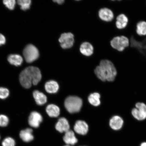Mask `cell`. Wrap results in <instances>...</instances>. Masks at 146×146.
Masks as SVG:
<instances>
[{"label":"cell","mask_w":146,"mask_h":146,"mask_svg":"<svg viewBox=\"0 0 146 146\" xmlns=\"http://www.w3.org/2000/svg\"><path fill=\"white\" fill-rule=\"evenodd\" d=\"M63 139L64 142L69 145H74L78 141L74 132L70 130L65 132Z\"/></svg>","instance_id":"cell-15"},{"label":"cell","mask_w":146,"mask_h":146,"mask_svg":"<svg viewBox=\"0 0 146 146\" xmlns=\"http://www.w3.org/2000/svg\"><path fill=\"white\" fill-rule=\"evenodd\" d=\"M9 119L4 115H0V127H4L7 126L9 123Z\"/></svg>","instance_id":"cell-25"},{"label":"cell","mask_w":146,"mask_h":146,"mask_svg":"<svg viewBox=\"0 0 146 146\" xmlns=\"http://www.w3.org/2000/svg\"><path fill=\"white\" fill-rule=\"evenodd\" d=\"M2 145L3 146H15V142L13 138L8 137L3 140Z\"/></svg>","instance_id":"cell-24"},{"label":"cell","mask_w":146,"mask_h":146,"mask_svg":"<svg viewBox=\"0 0 146 146\" xmlns=\"http://www.w3.org/2000/svg\"><path fill=\"white\" fill-rule=\"evenodd\" d=\"M33 132L32 129L31 128H27L21 130L19 134L20 138L25 142L31 141L34 139Z\"/></svg>","instance_id":"cell-14"},{"label":"cell","mask_w":146,"mask_h":146,"mask_svg":"<svg viewBox=\"0 0 146 146\" xmlns=\"http://www.w3.org/2000/svg\"><path fill=\"white\" fill-rule=\"evenodd\" d=\"M70 146L67 145V146Z\"/></svg>","instance_id":"cell-31"},{"label":"cell","mask_w":146,"mask_h":146,"mask_svg":"<svg viewBox=\"0 0 146 146\" xmlns=\"http://www.w3.org/2000/svg\"><path fill=\"white\" fill-rule=\"evenodd\" d=\"M75 132L80 135H86L88 131V126L86 122L79 120L76 121L74 127Z\"/></svg>","instance_id":"cell-11"},{"label":"cell","mask_w":146,"mask_h":146,"mask_svg":"<svg viewBox=\"0 0 146 146\" xmlns=\"http://www.w3.org/2000/svg\"><path fill=\"white\" fill-rule=\"evenodd\" d=\"M46 110L49 116L51 117H57L60 114L59 108L54 104H50L47 106Z\"/></svg>","instance_id":"cell-19"},{"label":"cell","mask_w":146,"mask_h":146,"mask_svg":"<svg viewBox=\"0 0 146 146\" xmlns=\"http://www.w3.org/2000/svg\"><path fill=\"white\" fill-rule=\"evenodd\" d=\"M98 15L100 19L106 22L111 21L114 17V14L112 11L110 9L106 8L100 9Z\"/></svg>","instance_id":"cell-10"},{"label":"cell","mask_w":146,"mask_h":146,"mask_svg":"<svg viewBox=\"0 0 146 146\" xmlns=\"http://www.w3.org/2000/svg\"><path fill=\"white\" fill-rule=\"evenodd\" d=\"M80 51L84 55L89 56L92 54L94 52V47L90 43L85 42L82 43L80 46Z\"/></svg>","instance_id":"cell-18"},{"label":"cell","mask_w":146,"mask_h":146,"mask_svg":"<svg viewBox=\"0 0 146 146\" xmlns=\"http://www.w3.org/2000/svg\"><path fill=\"white\" fill-rule=\"evenodd\" d=\"M42 78L41 71L38 67L30 66L25 68L19 76L20 83L25 88L29 89L32 84L36 85L40 81Z\"/></svg>","instance_id":"cell-2"},{"label":"cell","mask_w":146,"mask_h":146,"mask_svg":"<svg viewBox=\"0 0 146 146\" xmlns=\"http://www.w3.org/2000/svg\"><path fill=\"white\" fill-rule=\"evenodd\" d=\"M129 40L127 36L120 35L115 36L110 41V45L113 48L121 52L129 47Z\"/></svg>","instance_id":"cell-4"},{"label":"cell","mask_w":146,"mask_h":146,"mask_svg":"<svg viewBox=\"0 0 146 146\" xmlns=\"http://www.w3.org/2000/svg\"><path fill=\"white\" fill-rule=\"evenodd\" d=\"M10 92L8 89L0 87V99H5L8 97Z\"/></svg>","instance_id":"cell-26"},{"label":"cell","mask_w":146,"mask_h":146,"mask_svg":"<svg viewBox=\"0 0 146 146\" xmlns=\"http://www.w3.org/2000/svg\"><path fill=\"white\" fill-rule=\"evenodd\" d=\"M45 88L46 91L50 94H55L58 92L59 89V85L55 81H49L45 84Z\"/></svg>","instance_id":"cell-17"},{"label":"cell","mask_w":146,"mask_h":146,"mask_svg":"<svg viewBox=\"0 0 146 146\" xmlns=\"http://www.w3.org/2000/svg\"><path fill=\"white\" fill-rule=\"evenodd\" d=\"M94 72L97 77L104 82L113 81L117 74L114 63L108 60H102L99 65L95 69Z\"/></svg>","instance_id":"cell-1"},{"label":"cell","mask_w":146,"mask_h":146,"mask_svg":"<svg viewBox=\"0 0 146 146\" xmlns=\"http://www.w3.org/2000/svg\"><path fill=\"white\" fill-rule=\"evenodd\" d=\"M43 120V118L40 114L36 111H33L29 116L28 123L30 126L35 128L39 127Z\"/></svg>","instance_id":"cell-8"},{"label":"cell","mask_w":146,"mask_h":146,"mask_svg":"<svg viewBox=\"0 0 146 146\" xmlns=\"http://www.w3.org/2000/svg\"><path fill=\"white\" fill-rule=\"evenodd\" d=\"M33 96L36 104L38 105H43L46 103L47 97L43 93L36 90L33 92Z\"/></svg>","instance_id":"cell-16"},{"label":"cell","mask_w":146,"mask_h":146,"mask_svg":"<svg viewBox=\"0 0 146 146\" xmlns=\"http://www.w3.org/2000/svg\"><path fill=\"white\" fill-rule=\"evenodd\" d=\"M100 94L95 92L90 94L88 97V100L91 105L94 106H98L100 104Z\"/></svg>","instance_id":"cell-22"},{"label":"cell","mask_w":146,"mask_h":146,"mask_svg":"<svg viewBox=\"0 0 146 146\" xmlns=\"http://www.w3.org/2000/svg\"><path fill=\"white\" fill-rule=\"evenodd\" d=\"M123 123V120L121 117L116 115L111 118L110 120L109 125L113 129L117 131L122 128Z\"/></svg>","instance_id":"cell-12"},{"label":"cell","mask_w":146,"mask_h":146,"mask_svg":"<svg viewBox=\"0 0 146 146\" xmlns=\"http://www.w3.org/2000/svg\"><path fill=\"white\" fill-rule=\"evenodd\" d=\"M23 55L27 63H32L39 57V51L34 45L29 44L24 49Z\"/></svg>","instance_id":"cell-5"},{"label":"cell","mask_w":146,"mask_h":146,"mask_svg":"<svg viewBox=\"0 0 146 146\" xmlns=\"http://www.w3.org/2000/svg\"><path fill=\"white\" fill-rule=\"evenodd\" d=\"M0 138H1V137H0Z\"/></svg>","instance_id":"cell-32"},{"label":"cell","mask_w":146,"mask_h":146,"mask_svg":"<svg viewBox=\"0 0 146 146\" xmlns=\"http://www.w3.org/2000/svg\"><path fill=\"white\" fill-rule=\"evenodd\" d=\"M8 60L11 64L16 66L21 65L23 61V58L21 56L17 54L10 55L8 56Z\"/></svg>","instance_id":"cell-21"},{"label":"cell","mask_w":146,"mask_h":146,"mask_svg":"<svg viewBox=\"0 0 146 146\" xmlns=\"http://www.w3.org/2000/svg\"><path fill=\"white\" fill-rule=\"evenodd\" d=\"M83 101L78 97L70 96L66 99L64 106L66 109L70 113H77L81 110Z\"/></svg>","instance_id":"cell-3"},{"label":"cell","mask_w":146,"mask_h":146,"mask_svg":"<svg viewBox=\"0 0 146 146\" xmlns=\"http://www.w3.org/2000/svg\"><path fill=\"white\" fill-rule=\"evenodd\" d=\"M6 42L5 36L3 35L0 34V46L4 44Z\"/></svg>","instance_id":"cell-28"},{"label":"cell","mask_w":146,"mask_h":146,"mask_svg":"<svg viewBox=\"0 0 146 146\" xmlns=\"http://www.w3.org/2000/svg\"><path fill=\"white\" fill-rule=\"evenodd\" d=\"M55 128L56 130L60 133H65L70 130V125L66 119L62 117L58 120Z\"/></svg>","instance_id":"cell-13"},{"label":"cell","mask_w":146,"mask_h":146,"mask_svg":"<svg viewBox=\"0 0 146 146\" xmlns=\"http://www.w3.org/2000/svg\"><path fill=\"white\" fill-rule=\"evenodd\" d=\"M115 23L116 28L118 30H123L126 28L129 23V18L126 15L121 13L117 16Z\"/></svg>","instance_id":"cell-9"},{"label":"cell","mask_w":146,"mask_h":146,"mask_svg":"<svg viewBox=\"0 0 146 146\" xmlns=\"http://www.w3.org/2000/svg\"><path fill=\"white\" fill-rule=\"evenodd\" d=\"M140 146H146V142H144L142 143Z\"/></svg>","instance_id":"cell-30"},{"label":"cell","mask_w":146,"mask_h":146,"mask_svg":"<svg viewBox=\"0 0 146 146\" xmlns=\"http://www.w3.org/2000/svg\"><path fill=\"white\" fill-rule=\"evenodd\" d=\"M54 2L57 3L58 4L61 5L65 1L64 0H55V1H53Z\"/></svg>","instance_id":"cell-29"},{"label":"cell","mask_w":146,"mask_h":146,"mask_svg":"<svg viewBox=\"0 0 146 146\" xmlns=\"http://www.w3.org/2000/svg\"><path fill=\"white\" fill-rule=\"evenodd\" d=\"M17 3L21 6L22 10H26L30 8L31 1L30 0H18Z\"/></svg>","instance_id":"cell-23"},{"label":"cell","mask_w":146,"mask_h":146,"mask_svg":"<svg viewBox=\"0 0 146 146\" xmlns=\"http://www.w3.org/2000/svg\"><path fill=\"white\" fill-rule=\"evenodd\" d=\"M59 41L63 48H70L74 45V35L71 33H64L61 35Z\"/></svg>","instance_id":"cell-7"},{"label":"cell","mask_w":146,"mask_h":146,"mask_svg":"<svg viewBox=\"0 0 146 146\" xmlns=\"http://www.w3.org/2000/svg\"><path fill=\"white\" fill-rule=\"evenodd\" d=\"M135 107L131 112L133 116L139 121L146 119V105L143 103H138L136 104Z\"/></svg>","instance_id":"cell-6"},{"label":"cell","mask_w":146,"mask_h":146,"mask_svg":"<svg viewBox=\"0 0 146 146\" xmlns=\"http://www.w3.org/2000/svg\"><path fill=\"white\" fill-rule=\"evenodd\" d=\"M136 32L140 36H146V22L141 21L138 22L136 25Z\"/></svg>","instance_id":"cell-20"},{"label":"cell","mask_w":146,"mask_h":146,"mask_svg":"<svg viewBox=\"0 0 146 146\" xmlns=\"http://www.w3.org/2000/svg\"><path fill=\"white\" fill-rule=\"evenodd\" d=\"M4 4L10 10H13L16 4L15 0H5L3 1Z\"/></svg>","instance_id":"cell-27"}]
</instances>
